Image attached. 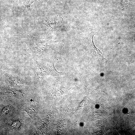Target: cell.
I'll list each match as a JSON object with an SVG mask.
<instances>
[{"label":"cell","mask_w":135,"mask_h":135,"mask_svg":"<svg viewBox=\"0 0 135 135\" xmlns=\"http://www.w3.org/2000/svg\"><path fill=\"white\" fill-rule=\"evenodd\" d=\"M24 4L26 9L31 13V8L30 6L31 4L36 0H24Z\"/></svg>","instance_id":"3957f363"},{"label":"cell","mask_w":135,"mask_h":135,"mask_svg":"<svg viewBox=\"0 0 135 135\" xmlns=\"http://www.w3.org/2000/svg\"><path fill=\"white\" fill-rule=\"evenodd\" d=\"M62 20V17L57 16L48 20L46 21V23L49 27L52 28H57L61 24Z\"/></svg>","instance_id":"7a4b0ae2"},{"label":"cell","mask_w":135,"mask_h":135,"mask_svg":"<svg viewBox=\"0 0 135 135\" xmlns=\"http://www.w3.org/2000/svg\"><path fill=\"white\" fill-rule=\"evenodd\" d=\"M91 31L90 34V36L92 40V42L91 46L92 48L94 51L95 52L97 55H98L99 57L102 58L104 60L106 64V65L107 62L108 60L105 58L103 54H102L100 50L98 48L96 47L94 45V42L93 41V38L95 34V31L94 30L92 29H90Z\"/></svg>","instance_id":"6da1fadb"}]
</instances>
